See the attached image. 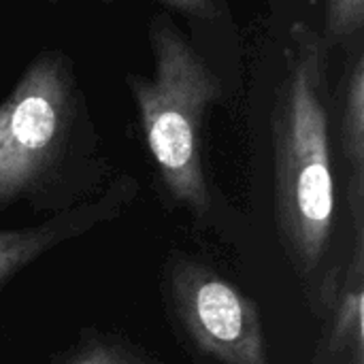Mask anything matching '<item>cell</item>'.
Here are the masks:
<instances>
[{"mask_svg":"<svg viewBox=\"0 0 364 364\" xmlns=\"http://www.w3.org/2000/svg\"><path fill=\"white\" fill-rule=\"evenodd\" d=\"M364 243L363 222H356V247L348 273L335 292L333 324H331V350L346 352L354 350L356 360H363L364 328H363V299H364Z\"/></svg>","mask_w":364,"mask_h":364,"instance_id":"52a82bcc","label":"cell"},{"mask_svg":"<svg viewBox=\"0 0 364 364\" xmlns=\"http://www.w3.org/2000/svg\"><path fill=\"white\" fill-rule=\"evenodd\" d=\"M149 36L154 75H132L128 85L164 188L177 203L203 215L209 209V186L200 132L209 107L222 98V81L171 21L156 19Z\"/></svg>","mask_w":364,"mask_h":364,"instance_id":"7a4b0ae2","label":"cell"},{"mask_svg":"<svg viewBox=\"0 0 364 364\" xmlns=\"http://www.w3.org/2000/svg\"><path fill=\"white\" fill-rule=\"evenodd\" d=\"M156 2H162L188 17L211 19L218 13V0H156Z\"/></svg>","mask_w":364,"mask_h":364,"instance_id":"30bf717a","label":"cell"},{"mask_svg":"<svg viewBox=\"0 0 364 364\" xmlns=\"http://www.w3.org/2000/svg\"><path fill=\"white\" fill-rule=\"evenodd\" d=\"M168 299L192 343L220 364H269L256 303L198 258L168 264Z\"/></svg>","mask_w":364,"mask_h":364,"instance_id":"277c9868","label":"cell"},{"mask_svg":"<svg viewBox=\"0 0 364 364\" xmlns=\"http://www.w3.org/2000/svg\"><path fill=\"white\" fill-rule=\"evenodd\" d=\"M136 181L130 177L117 179L96 200L70 207L55 213L32 228H0V290L26 267L47 252L94 230L96 226L117 218L134 198Z\"/></svg>","mask_w":364,"mask_h":364,"instance_id":"5b68a950","label":"cell"},{"mask_svg":"<svg viewBox=\"0 0 364 364\" xmlns=\"http://www.w3.org/2000/svg\"><path fill=\"white\" fill-rule=\"evenodd\" d=\"M83 98L70 60L36 55L0 102V205L38 190L64 160Z\"/></svg>","mask_w":364,"mask_h":364,"instance_id":"3957f363","label":"cell"},{"mask_svg":"<svg viewBox=\"0 0 364 364\" xmlns=\"http://www.w3.org/2000/svg\"><path fill=\"white\" fill-rule=\"evenodd\" d=\"M62 364H145L134 352L113 343H90Z\"/></svg>","mask_w":364,"mask_h":364,"instance_id":"9c48e42d","label":"cell"},{"mask_svg":"<svg viewBox=\"0 0 364 364\" xmlns=\"http://www.w3.org/2000/svg\"><path fill=\"white\" fill-rule=\"evenodd\" d=\"M364 28V0H324V45L358 38Z\"/></svg>","mask_w":364,"mask_h":364,"instance_id":"ba28073f","label":"cell"},{"mask_svg":"<svg viewBox=\"0 0 364 364\" xmlns=\"http://www.w3.org/2000/svg\"><path fill=\"white\" fill-rule=\"evenodd\" d=\"M324 49L322 36L307 23L290 26L273 111L277 222L305 279L320 271L337 215Z\"/></svg>","mask_w":364,"mask_h":364,"instance_id":"6da1fadb","label":"cell"},{"mask_svg":"<svg viewBox=\"0 0 364 364\" xmlns=\"http://www.w3.org/2000/svg\"><path fill=\"white\" fill-rule=\"evenodd\" d=\"M339 136L350 168V198L358 222L363 220L364 198V53L360 49L346 70Z\"/></svg>","mask_w":364,"mask_h":364,"instance_id":"8992f818","label":"cell"}]
</instances>
